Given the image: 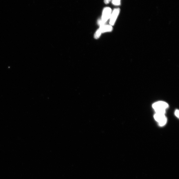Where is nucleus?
Masks as SVG:
<instances>
[{"label": "nucleus", "mask_w": 179, "mask_h": 179, "mask_svg": "<svg viewBox=\"0 0 179 179\" xmlns=\"http://www.w3.org/2000/svg\"><path fill=\"white\" fill-rule=\"evenodd\" d=\"M168 104L166 102L159 101L153 104V108L156 113L165 114L166 109L168 107Z\"/></svg>", "instance_id": "1"}, {"label": "nucleus", "mask_w": 179, "mask_h": 179, "mask_svg": "<svg viewBox=\"0 0 179 179\" xmlns=\"http://www.w3.org/2000/svg\"><path fill=\"white\" fill-rule=\"evenodd\" d=\"M111 10L110 8L106 7L104 9L101 19L98 20V24L101 26L104 25L110 17L111 15Z\"/></svg>", "instance_id": "2"}, {"label": "nucleus", "mask_w": 179, "mask_h": 179, "mask_svg": "<svg viewBox=\"0 0 179 179\" xmlns=\"http://www.w3.org/2000/svg\"><path fill=\"white\" fill-rule=\"evenodd\" d=\"M155 119L159 123L160 126H163L166 124L167 119L164 114L156 113L154 116Z\"/></svg>", "instance_id": "3"}, {"label": "nucleus", "mask_w": 179, "mask_h": 179, "mask_svg": "<svg viewBox=\"0 0 179 179\" xmlns=\"http://www.w3.org/2000/svg\"><path fill=\"white\" fill-rule=\"evenodd\" d=\"M112 30V27L110 25H103L95 33V37L96 39L99 38L102 32L110 31Z\"/></svg>", "instance_id": "4"}, {"label": "nucleus", "mask_w": 179, "mask_h": 179, "mask_svg": "<svg viewBox=\"0 0 179 179\" xmlns=\"http://www.w3.org/2000/svg\"><path fill=\"white\" fill-rule=\"evenodd\" d=\"M120 12V8H115L113 10L112 14H111L110 22V24L111 25H113L114 24L115 21L119 15Z\"/></svg>", "instance_id": "5"}, {"label": "nucleus", "mask_w": 179, "mask_h": 179, "mask_svg": "<svg viewBox=\"0 0 179 179\" xmlns=\"http://www.w3.org/2000/svg\"><path fill=\"white\" fill-rule=\"evenodd\" d=\"M112 3L115 6H119L120 4L121 0H112Z\"/></svg>", "instance_id": "6"}, {"label": "nucleus", "mask_w": 179, "mask_h": 179, "mask_svg": "<svg viewBox=\"0 0 179 179\" xmlns=\"http://www.w3.org/2000/svg\"><path fill=\"white\" fill-rule=\"evenodd\" d=\"M179 111L178 110H176L175 112V115L178 118H179Z\"/></svg>", "instance_id": "7"}, {"label": "nucleus", "mask_w": 179, "mask_h": 179, "mask_svg": "<svg viewBox=\"0 0 179 179\" xmlns=\"http://www.w3.org/2000/svg\"><path fill=\"white\" fill-rule=\"evenodd\" d=\"M111 0H104V2L106 4H108L111 1Z\"/></svg>", "instance_id": "8"}]
</instances>
